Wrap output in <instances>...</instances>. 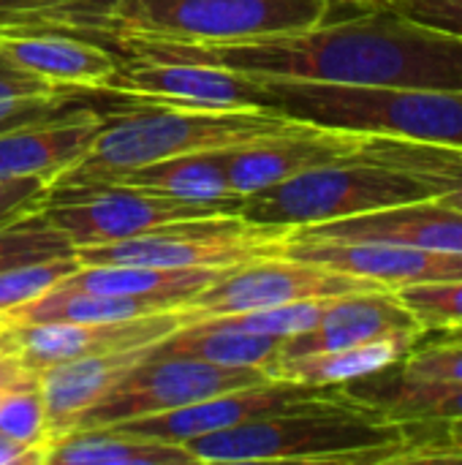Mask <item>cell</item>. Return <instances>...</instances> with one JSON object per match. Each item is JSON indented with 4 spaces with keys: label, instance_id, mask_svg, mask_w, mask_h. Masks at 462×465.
I'll return each instance as SVG.
<instances>
[{
    "label": "cell",
    "instance_id": "1",
    "mask_svg": "<svg viewBox=\"0 0 462 465\" xmlns=\"http://www.w3.org/2000/svg\"><path fill=\"white\" fill-rule=\"evenodd\" d=\"M117 54L221 65L256 79L462 93V35L411 22L392 8H370L305 30L237 41H139Z\"/></svg>",
    "mask_w": 462,
    "mask_h": 465
},
{
    "label": "cell",
    "instance_id": "2",
    "mask_svg": "<svg viewBox=\"0 0 462 465\" xmlns=\"http://www.w3.org/2000/svg\"><path fill=\"white\" fill-rule=\"evenodd\" d=\"M414 447L417 425L357 406L340 387L321 401L185 441L191 458L204 465H406Z\"/></svg>",
    "mask_w": 462,
    "mask_h": 465
},
{
    "label": "cell",
    "instance_id": "3",
    "mask_svg": "<svg viewBox=\"0 0 462 465\" xmlns=\"http://www.w3.org/2000/svg\"><path fill=\"white\" fill-rule=\"evenodd\" d=\"M359 0H112L98 8L44 14L11 33L49 30L109 49L139 41H237L329 22Z\"/></svg>",
    "mask_w": 462,
    "mask_h": 465
},
{
    "label": "cell",
    "instance_id": "4",
    "mask_svg": "<svg viewBox=\"0 0 462 465\" xmlns=\"http://www.w3.org/2000/svg\"><path fill=\"white\" fill-rule=\"evenodd\" d=\"M302 125L280 112L253 109H199V106H133L120 104L109 112L106 125L98 131L90 150L65 172H60L49 188L84 185L101 174L133 169L142 163L256 144Z\"/></svg>",
    "mask_w": 462,
    "mask_h": 465
},
{
    "label": "cell",
    "instance_id": "5",
    "mask_svg": "<svg viewBox=\"0 0 462 465\" xmlns=\"http://www.w3.org/2000/svg\"><path fill=\"white\" fill-rule=\"evenodd\" d=\"M256 82L259 106L300 123L365 136L462 147V93L308 79Z\"/></svg>",
    "mask_w": 462,
    "mask_h": 465
},
{
    "label": "cell",
    "instance_id": "6",
    "mask_svg": "<svg viewBox=\"0 0 462 465\" xmlns=\"http://www.w3.org/2000/svg\"><path fill=\"white\" fill-rule=\"evenodd\" d=\"M436 196L438 191L428 180L384 163L362 147L357 155L313 166L245 196L240 215L253 223L297 229Z\"/></svg>",
    "mask_w": 462,
    "mask_h": 465
},
{
    "label": "cell",
    "instance_id": "7",
    "mask_svg": "<svg viewBox=\"0 0 462 465\" xmlns=\"http://www.w3.org/2000/svg\"><path fill=\"white\" fill-rule=\"evenodd\" d=\"M291 229L253 223L237 213L177 221L120 242L79 248V264H139L161 270H231L280 256Z\"/></svg>",
    "mask_w": 462,
    "mask_h": 465
},
{
    "label": "cell",
    "instance_id": "8",
    "mask_svg": "<svg viewBox=\"0 0 462 465\" xmlns=\"http://www.w3.org/2000/svg\"><path fill=\"white\" fill-rule=\"evenodd\" d=\"M41 213L74 242V248L120 242L161 226L210 215L237 213L231 204L191 202L131 185H76L49 188Z\"/></svg>",
    "mask_w": 462,
    "mask_h": 465
},
{
    "label": "cell",
    "instance_id": "9",
    "mask_svg": "<svg viewBox=\"0 0 462 465\" xmlns=\"http://www.w3.org/2000/svg\"><path fill=\"white\" fill-rule=\"evenodd\" d=\"M267 381L272 379L261 368H229L193 357H147L133 365L98 403H93L76 420L74 430L114 428Z\"/></svg>",
    "mask_w": 462,
    "mask_h": 465
},
{
    "label": "cell",
    "instance_id": "10",
    "mask_svg": "<svg viewBox=\"0 0 462 465\" xmlns=\"http://www.w3.org/2000/svg\"><path fill=\"white\" fill-rule=\"evenodd\" d=\"M373 289H387V286L280 253V256L253 259L248 264L226 270L207 289L188 297L180 305V311L191 322H196V319H210V316L286 305L297 300L343 297V294L373 292Z\"/></svg>",
    "mask_w": 462,
    "mask_h": 465
},
{
    "label": "cell",
    "instance_id": "11",
    "mask_svg": "<svg viewBox=\"0 0 462 465\" xmlns=\"http://www.w3.org/2000/svg\"><path fill=\"white\" fill-rule=\"evenodd\" d=\"M101 90L120 93L128 104L144 106H199V109H253L259 82L253 76L188 60H155L120 54L117 71Z\"/></svg>",
    "mask_w": 462,
    "mask_h": 465
},
{
    "label": "cell",
    "instance_id": "12",
    "mask_svg": "<svg viewBox=\"0 0 462 465\" xmlns=\"http://www.w3.org/2000/svg\"><path fill=\"white\" fill-rule=\"evenodd\" d=\"M335 387H302V384H289V381H267V384L212 395L207 401H199V403H191L182 409H172L163 414L131 420V422L114 425V428L123 433L144 436V439L185 444L191 439L218 433V430L251 422L256 417H270L278 411H289V409L321 401Z\"/></svg>",
    "mask_w": 462,
    "mask_h": 465
},
{
    "label": "cell",
    "instance_id": "13",
    "mask_svg": "<svg viewBox=\"0 0 462 465\" xmlns=\"http://www.w3.org/2000/svg\"><path fill=\"white\" fill-rule=\"evenodd\" d=\"M95 98L98 90L82 104L0 131V177H46L52 183L74 166L90 150L112 112L98 109Z\"/></svg>",
    "mask_w": 462,
    "mask_h": 465
},
{
    "label": "cell",
    "instance_id": "14",
    "mask_svg": "<svg viewBox=\"0 0 462 465\" xmlns=\"http://www.w3.org/2000/svg\"><path fill=\"white\" fill-rule=\"evenodd\" d=\"M368 139L370 136L365 134L302 123L289 134L245 147H231L226 155V177L237 196H251L313 166L357 155Z\"/></svg>",
    "mask_w": 462,
    "mask_h": 465
},
{
    "label": "cell",
    "instance_id": "15",
    "mask_svg": "<svg viewBox=\"0 0 462 465\" xmlns=\"http://www.w3.org/2000/svg\"><path fill=\"white\" fill-rule=\"evenodd\" d=\"M191 324V319L180 311L150 313L125 322H101V324H74V322H44V324H22L16 327V354L33 368L41 371L54 362L95 357L109 351L144 349L174 330Z\"/></svg>",
    "mask_w": 462,
    "mask_h": 465
},
{
    "label": "cell",
    "instance_id": "16",
    "mask_svg": "<svg viewBox=\"0 0 462 465\" xmlns=\"http://www.w3.org/2000/svg\"><path fill=\"white\" fill-rule=\"evenodd\" d=\"M291 240H340V242H400L414 248L462 253V210L441 199H419L329 223L297 226Z\"/></svg>",
    "mask_w": 462,
    "mask_h": 465
},
{
    "label": "cell",
    "instance_id": "17",
    "mask_svg": "<svg viewBox=\"0 0 462 465\" xmlns=\"http://www.w3.org/2000/svg\"><path fill=\"white\" fill-rule=\"evenodd\" d=\"M392 335L425 338L428 330L403 305L395 289L354 292V294L335 297L313 330L286 338L278 360L349 349V346H359V343H370V341L392 338Z\"/></svg>",
    "mask_w": 462,
    "mask_h": 465
},
{
    "label": "cell",
    "instance_id": "18",
    "mask_svg": "<svg viewBox=\"0 0 462 465\" xmlns=\"http://www.w3.org/2000/svg\"><path fill=\"white\" fill-rule=\"evenodd\" d=\"M150 357V346L76 357L38 371V390L46 406L49 444L74 430L76 420L98 403L133 365ZM49 450V447H46Z\"/></svg>",
    "mask_w": 462,
    "mask_h": 465
},
{
    "label": "cell",
    "instance_id": "19",
    "mask_svg": "<svg viewBox=\"0 0 462 465\" xmlns=\"http://www.w3.org/2000/svg\"><path fill=\"white\" fill-rule=\"evenodd\" d=\"M0 52L46 82L79 90H101L120 65L114 49L49 30L0 33Z\"/></svg>",
    "mask_w": 462,
    "mask_h": 465
},
{
    "label": "cell",
    "instance_id": "20",
    "mask_svg": "<svg viewBox=\"0 0 462 465\" xmlns=\"http://www.w3.org/2000/svg\"><path fill=\"white\" fill-rule=\"evenodd\" d=\"M346 401L373 409L395 422H455L462 420V384L457 381H414L389 368L365 379L340 384Z\"/></svg>",
    "mask_w": 462,
    "mask_h": 465
},
{
    "label": "cell",
    "instance_id": "21",
    "mask_svg": "<svg viewBox=\"0 0 462 465\" xmlns=\"http://www.w3.org/2000/svg\"><path fill=\"white\" fill-rule=\"evenodd\" d=\"M226 155H229V150L174 155V158L142 163L133 169L101 174L84 185H131V188H144V191H155V193H166V196H177V199H191V202L231 204L240 210L245 196H237L229 185Z\"/></svg>",
    "mask_w": 462,
    "mask_h": 465
},
{
    "label": "cell",
    "instance_id": "22",
    "mask_svg": "<svg viewBox=\"0 0 462 465\" xmlns=\"http://www.w3.org/2000/svg\"><path fill=\"white\" fill-rule=\"evenodd\" d=\"M419 341V335H392L349 349L275 360L264 371L272 381H289L302 387H340L400 362Z\"/></svg>",
    "mask_w": 462,
    "mask_h": 465
},
{
    "label": "cell",
    "instance_id": "23",
    "mask_svg": "<svg viewBox=\"0 0 462 465\" xmlns=\"http://www.w3.org/2000/svg\"><path fill=\"white\" fill-rule=\"evenodd\" d=\"M185 300L174 294H152V297H112L95 292H71L52 286L41 297L8 311L0 316L5 324H44V322H74V324H101V322H125L150 313H163L180 308Z\"/></svg>",
    "mask_w": 462,
    "mask_h": 465
},
{
    "label": "cell",
    "instance_id": "24",
    "mask_svg": "<svg viewBox=\"0 0 462 465\" xmlns=\"http://www.w3.org/2000/svg\"><path fill=\"white\" fill-rule=\"evenodd\" d=\"M44 465H196L185 444L144 439L117 428H87L54 439Z\"/></svg>",
    "mask_w": 462,
    "mask_h": 465
},
{
    "label": "cell",
    "instance_id": "25",
    "mask_svg": "<svg viewBox=\"0 0 462 465\" xmlns=\"http://www.w3.org/2000/svg\"><path fill=\"white\" fill-rule=\"evenodd\" d=\"M226 270H161V267H139V264H79L74 272L60 278L57 289L71 292H95L112 297H152V294H174L193 297L218 281Z\"/></svg>",
    "mask_w": 462,
    "mask_h": 465
},
{
    "label": "cell",
    "instance_id": "26",
    "mask_svg": "<svg viewBox=\"0 0 462 465\" xmlns=\"http://www.w3.org/2000/svg\"><path fill=\"white\" fill-rule=\"evenodd\" d=\"M286 338L251 335L210 322H191L150 346V357H193L229 368H267L278 360Z\"/></svg>",
    "mask_w": 462,
    "mask_h": 465
},
{
    "label": "cell",
    "instance_id": "27",
    "mask_svg": "<svg viewBox=\"0 0 462 465\" xmlns=\"http://www.w3.org/2000/svg\"><path fill=\"white\" fill-rule=\"evenodd\" d=\"M90 93L93 90L63 87V84L46 82L25 71L22 65H16L11 57L0 52V131L46 117L65 106L82 104L90 98Z\"/></svg>",
    "mask_w": 462,
    "mask_h": 465
},
{
    "label": "cell",
    "instance_id": "28",
    "mask_svg": "<svg viewBox=\"0 0 462 465\" xmlns=\"http://www.w3.org/2000/svg\"><path fill=\"white\" fill-rule=\"evenodd\" d=\"M365 153L384 163H392V166L419 174L438 191L436 199L462 210V161L452 155V150L447 144L370 136L365 144Z\"/></svg>",
    "mask_w": 462,
    "mask_h": 465
},
{
    "label": "cell",
    "instance_id": "29",
    "mask_svg": "<svg viewBox=\"0 0 462 465\" xmlns=\"http://www.w3.org/2000/svg\"><path fill=\"white\" fill-rule=\"evenodd\" d=\"M68 256H76L74 242L41 213V207L0 223V272Z\"/></svg>",
    "mask_w": 462,
    "mask_h": 465
},
{
    "label": "cell",
    "instance_id": "30",
    "mask_svg": "<svg viewBox=\"0 0 462 465\" xmlns=\"http://www.w3.org/2000/svg\"><path fill=\"white\" fill-rule=\"evenodd\" d=\"M335 297H316V300H297L286 305L245 311V313H226V316H210L202 322H210L215 327H229L251 335H272V338H294L308 330H313L321 316L327 313L329 302Z\"/></svg>",
    "mask_w": 462,
    "mask_h": 465
},
{
    "label": "cell",
    "instance_id": "31",
    "mask_svg": "<svg viewBox=\"0 0 462 465\" xmlns=\"http://www.w3.org/2000/svg\"><path fill=\"white\" fill-rule=\"evenodd\" d=\"M395 294L428 332H447L462 327V278L400 286L395 289Z\"/></svg>",
    "mask_w": 462,
    "mask_h": 465
},
{
    "label": "cell",
    "instance_id": "32",
    "mask_svg": "<svg viewBox=\"0 0 462 465\" xmlns=\"http://www.w3.org/2000/svg\"><path fill=\"white\" fill-rule=\"evenodd\" d=\"M0 433H5L8 439L19 444L44 450V458H46L49 425H46V406H44L38 384L11 390L0 398Z\"/></svg>",
    "mask_w": 462,
    "mask_h": 465
},
{
    "label": "cell",
    "instance_id": "33",
    "mask_svg": "<svg viewBox=\"0 0 462 465\" xmlns=\"http://www.w3.org/2000/svg\"><path fill=\"white\" fill-rule=\"evenodd\" d=\"M76 267H79V259L68 256V259H49V262L3 270L0 272V316L41 297L44 292H49L60 278H65Z\"/></svg>",
    "mask_w": 462,
    "mask_h": 465
},
{
    "label": "cell",
    "instance_id": "34",
    "mask_svg": "<svg viewBox=\"0 0 462 465\" xmlns=\"http://www.w3.org/2000/svg\"><path fill=\"white\" fill-rule=\"evenodd\" d=\"M392 371L414 381H457L462 384V338L444 335L422 349H411Z\"/></svg>",
    "mask_w": 462,
    "mask_h": 465
},
{
    "label": "cell",
    "instance_id": "35",
    "mask_svg": "<svg viewBox=\"0 0 462 465\" xmlns=\"http://www.w3.org/2000/svg\"><path fill=\"white\" fill-rule=\"evenodd\" d=\"M411 463H462V420L417 425Z\"/></svg>",
    "mask_w": 462,
    "mask_h": 465
},
{
    "label": "cell",
    "instance_id": "36",
    "mask_svg": "<svg viewBox=\"0 0 462 465\" xmlns=\"http://www.w3.org/2000/svg\"><path fill=\"white\" fill-rule=\"evenodd\" d=\"M373 3H381L411 22L462 35V0H373Z\"/></svg>",
    "mask_w": 462,
    "mask_h": 465
},
{
    "label": "cell",
    "instance_id": "37",
    "mask_svg": "<svg viewBox=\"0 0 462 465\" xmlns=\"http://www.w3.org/2000/svg\"><path fill=\"white\" fill-rule=\"evenodd\" d=\"M46 193V177H0V223L38 210Z\"/></svg>",
    "mask_w": 462,
    "mask_h": 465
},
{
    "label": "cell",
    "instance_id": "38",
    "mask_svg": "<svg viewBox=\"0 0 462 465\" xmlns=\"http://www.w3.org/2000/svg\"><path fill=\"white\" fill-rule=\"evenodd\" d=\"M38 384V371H33L19 354H3L0 357V390H22V387H35Z\"/></svg>",
    "mask_w": 462,
    "mask_h": 465
},
{
    "label": "cell",
    "instance_id": "39",
    "mask_svg": "<svg viewBox=\"0 0 462 465\" xmlns=\"http://www.w3.org/2000/svg\"><path fill=\"white\" fill-rule=\"evenodd\" d=\"M0 465H44V450L19 444L0 433Z\"/></svg>",
    "mask_w": 462,
    "mask_h": 465
},
{
    "label": "cell",
    "instance_id": "40",
    "mask_svg": "<svg viewBox=\"0 0 462 465\" xmlns=\"http://www.w3.org/2000/svg\"><path fill=\"white\" fill-rule=\"evenodd\" d=\"M3 354H16V327L0 319V357Z\"/></svg>",
    "mask_w": 462,
    "mask_h": 465
},
{
    "label": "cell",
    "instance_id": "41",
    "mask_svg": "<svg viewBox=\"0 0 462 465\" xmlns=\"http://www.w3.org/2000/svg\"><path fill=\"white\" fill-rule=\"evenodd\" d=\"M452 150V155L457 158V161H462V147H449Z\"/></svg>",
    "mask_w": 462,
    "mask_h": 465
},
{
    "label": "cell",
    "instance_id": "42",
    "mask_svg": "<svg viewBox=\"0 0 462 465\" xmlns=\"http://www.w3.org/2000/svg\"><path fill=\"white\" fill-rule=\"evenodd\" d=\"M447 332H449V335H460L462 338V327H457V330H447Z\"/></svg>",
    "mask_w": 462,
    "mask_h": 465
},
{
    "label": "cell",
    "instance_id": "43",
    "mask_svg": "<svg viewBox=\"0 0 462 465\" xmlns=\"http://www.w3.org/2000/svg\"><path fill=\"white\" fill-rule=\"evenodd\" d=\"M3 395H5V390H0V398H3Z\"/></svg>",
    "mask_w": 462,
    "mask_h": 465
}]
</instances>
